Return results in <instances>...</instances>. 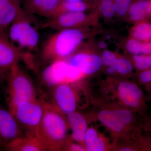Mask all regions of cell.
<instances>
[{
  "label": "cell",
  "mask_w": 151,
  "mask_h": 151,
  "mask_svg": "<svg viewBox=\"0 0 151 151\" xmlns=\"http://www.w3.org/2000/svg\"><path fill=\"white\" fill-rule=\"evenodd\" d=\"M56 31L47 38L41 50V59L47 64L67 59L84 42L101 32L98 28L93 27L66 29Z\"/></svg>",
  "instance_id": "obj_1"
},
{
  "label": "cell",
  "mask_w": 151,
  "mask_h": 151,
  "mask_svg": "<svg viewBox=\"0 0 151 151\" xmlns=\"http://www.w3.org/2000/svg\"><path fill=\"white\" fill-rule=\"evenodd\" d=\"M43 113L35 137L45 151H61L68 136L69 126L66 115L50 102L42 100Z\"/></svg>",
  "instance_id": "obj_2"
},
{
  "label": "cell",
  "mask_w": 151,
  "mask_h": 151,
  "mask_svg": "<svg viewBox=\"0 0 151 151\" xmlns=\"http://www.w3.org/2000/svg\"><path fill=\"white\" fill-rule=\"evenodd\" d=\"M6 79V100L8 109L11 113L21 102L37 98L32 80L19 63L11 68Z\"/></svg>",
  "instance_id": "obj_3"
},
{
  "label": "cell",
  "mask_w": 151,
  "mask_h": 151,
  "mask_svg": "<svg viewBox=\"0 0 151 151\" xmlns=\"http://www.w3.org/2000/svg\"><path fill=\"white\" fill-rule=\"evenodd\" d=\"M32 16L22 9L9 27L10 39L23 53L24 50H35L39 42V33Z\"/></svg>",
  "instance_id": "obj_4"
},
{
  "label": "cell",
  "mask_w": 151,
  "mask_h": 151,
  "mask_svg": "<svg viewBox=\"0 0 151 151\" xmlns=\"http://www.w3.org/2000/svg\"><path fill=\"white\" fill-rule=\"evenodd\" d=\"M97 119L111 133L123 136L128 131L131 134L141 127L137 113L127 108H107L98 111Z\"/></svg>",
  "instance_id": "obj_5"
},
{
  "label": "cell",
  "mask_w": 151,
  "mask_h": 151,
  "mask_svg": "<svg viewBox=\"0 0 151 151\" xmlns=\"http://www.w3.org/2000/svg\"><path fill=\"white\" fill-rule=\"evenodd\" d=\"M82 81L51 87V99L50 103L65 115L78 111L82 106V96L84 94Z\"/></svg>",
  "instance_id": "obj_6"
},
{
  "label": "cell",
  "mask_w": 151,
  "mask_h": 151,
  "mask_svg": "<svg viewBox=\"0 0 151 151\" xmlns=\"http://www.w3.org/2000/svg\"><path fill=\"white\" fill-rule=\"evenodd\" d=\"M100 19L95 10L66 13L49 18L40 27L42 28L51 29L55 31L78 28H98L100 26Z\"/></svg>",
  "instance_id": "obj_7"
},
{
  "label": "cell",
  "mask_w": 151,
  "mask_h": 151,
  "mask_svg": "<svg viewBox=\"0 0 151 151\" xmlns=\"http://www.w3.org/2000/svg\"><path fill=\"white\" fill-rule=\"evenodd\" d=\"M112 79L116 85V97L120 104L142 117L145 116L147 110L146 98L140 86L132 81L114 78Z\"/></svg>",
  "instance_id": "obj_8"
},
{
  "label": "cell",
  "mask_w": 151,
  "mask_h": 151,
  "mask_svg": "<svg viewBox=\"0 0 151 151\" xmlns=\"http://www.w3.org/2000/svg\"><path fill=\"white\" fill-rule=\"evenodd\" d=\"M47 65L42 73V80L50 88L58 84L81 81L86 77L67 60H56Z\"/></svg>",
  "instance_id": "obj_9"
},
{
  "label": "cell",
  "mask_w": 151,
  "mask_h": 151,
  "mask_svg": "<svg viewBox=\"0 0 151 151\" xmlns=\"http://www.w3.org/2000/svg\"><path fill=\"white\" fill-rule=\"evenodd\" d=\"M89 40L84 42L71 56L66 59L86 77L97 73L103 67L100 52L93 42H89Z\"/></svg>",
  "instance_id": "obj_10"
},
{
  "label": "cell",
  "mask_w": 151,
  "mask_h": 151,
  "mask_svg": "<svg viewBox=\"0 0 151 151\" xmlns=\"http://www.w3.org/2000/svg\"><path fill=\"white\" fill-rule=\"evenodd\" d=\"M43 113L42 100H27L21 102L12 113L25 134L35 136V132Z\"/></svg>",
  "instance_id": "obj_11"
},
{
  "label": "cell",
  "mask_w": 151,
  "mask_h": 151,
  "mask_svg": "<svg viewBox=\"0 0 151 151\" xmlns=\"http://www.w3.org/2000/svg\"><path fill=\"white\" fill-rule=\"evenodd\" d=\"M25 134L18 122L8 109L0 105V150Z\"/></svg>",
  "instance_id": "obj_12"
},
{
  "label": "cell",
  "mask_w": 151,
  "mask_h": 151,
  "mask_svg": "<svg viewBox=\"0 0 151 151\" xmlns=\"http://www.w3.org/2000/svg\"><path fill=\"white\" fill-rule=\"evenodd\" d=\"M25 56L26 53L11 41L6 31L0 29V70L8 73L11 68Z\"/></svg>",
  "instance_id": "obj_13"
},
{
  "label": "cell",
  "mask_w": 151,
  "mask_h": 151,
  "mask_svg": "<svg viewBox=\"0 0 151 151\" xmlns=\"http://www.w3.org/2000/svg\"><path fill=\"white\" fill-rule=\"evenodd\" d=\"M62 0H24L22 7L27 13L50 18Z\"/></svg>",
  "instance_id": "obj_14"
},
{
  "label": "cell",
  "mask_w": 151,
  "mask_h": 151,
  "mask_svg": "<svg viewBox=\"0 0 151 151\" xmlns=\"http://www.w3.org/2000/svg\"><path fill=\"white\" fill-rule=\"evenodd\" d=\"M66 116L69 129L71 131L70 138L84 147V135L88 127L87 119L78 111L68 113Z\"/></svg>",
  "instance_id": "obj_15"
},
{
  "label": "cell",
  "mask_w": 151,
  "mask_h": 151,
  "mask_svg": "<svg viewBox=\"0 0 151 151\" xmlns=\"http://www.w3.org/2000/svg\"><path fill=\"white\" fill-rule=\"evenodd\" d=\"M21 1L0 0V29L6 31L22 10Z\"/></svg>",
  "instance_id": "obj_16"
},
{
  "label": "cell",
  "mask_w": 151,
  "mask_h": 151,
  "mask_svg": "<svg viewBox=\"0 0 151 151\" xmlns=\"http://www.w3.org/2000/svg\"><path fill=\"white\" fill-rule=\"evenodd\" d=\"M151 17V0H133L125 20L134 24Z\"/></svg>",
  "instance_id": "obj_17"
},
{
  "label": "cell",
  "mask_w": 151,
  "mask_h": 151,
  "mask_svg": "<svg viewBox=\"0 0 151 151\" xmlns=\"http://www.w3.org/2000/svg\"><path fill=\"white\" fill-rule=\"evenodd\" d=\"M4 150L9 151H45L35 136L25 134L6 145Z\"/></svg>",
  "instance_id": "obj_18"
},
{
  "label": "cell",
  "mask_w": 151,
  "mask_h": 151,
  "mask_svg": "<svg viewBox=\"0 0 151 151\" xmlns=\"http://www.w3.org/2000/svg\"><path fill=\"white\" fill-rule=\"evenodd\" d=\"M94 10L95 8L92 2L62 0L58 6L51 17L66 13L87 12Z\"/></svg>",
  "instance_id": "obj_19"
},
{
  "label": "cell",
  "mask_w": 151,
  "mask_h": 151,
  "mask_svg": "<svg viewBox=\"0 0 151 151\" xmlns=\"http://www.w3.org/2000/svg\"><path fill=\"white\" fill-rule=\"evenodd\" d=\"M86 151H102L106 145V139L94 127H88L84 137Z\"/></svg>",
  "instance_id": "obj_20"
},
{
  "label": "cell",
  "mask_w": 151,
  "mask_h": 151,
  "mask_svg": "<svg viewBox=\"0 0 151 151\" xmlns=\"http://www.w3.org/2000/svg\"><path fill=\"white\" fill-rule=\"evenodd\" d=\"M129 35L140 41H150L151 22L146 20L135 23L130 29Z\"/></svg>",
  "instance_id": "obj_21"
},
{
  "label": "cell",
  "mask_w": 151,
  "mask_h": 151,
  "mask_svg": "<svg viewBox=\"0 0 151 151\" xmlns=\"http://www.w3.org/2000/svg\"><path fill=\"white\" fill-rule=\"evenodd\" d=\"M92 3L100 18L109 22L115 17L114 0H94Z\"/></svg>",
  "instance_id": "obj_22"
},
{
  "label": "cell",
  "mask_w": 151,
  "mask_h": 151,
  "mask_svg": "<svg viewBox=\"0 0 151 151\" xmlns=\"http://www.w3.org/2000/svg\"><path fill=\"white\" fill-rule=\"evenodd\" d=\"M109 66L113 68L115 70V75L122 76H131L134 70L130 57L122 55L119 53L114 64Z\"/></svg>",
  "instance_id": "obj_23"
},
{
  "label": "cell",
  "mask_w": 151,
  "mask_h": 151,
  "mask_svg": "<svg viewBox=\"0 0 151 151\" xmlns=\"http://www.w3.org/2000/svg\"><path fill=\"white\" fill-rule=\"evenodd\" d=\"M132 139L140 151H151V134L143 130L142 127L134 132Z\"/></svg>",
  "instance_id": "obj_24"
},
{
  "label": "cell",
  "mask_w": 151,
  "mask_h": 151,
  "mask_svg": "<svg viewBox=\"0 0 151 151\" xmlns=\"http://www.w3.org/2000/svg\"><path fill=\"white\" fill-rule=\"evenodd\" d=\"M129 50L132 55L151 53V41L141 42L133 39L129 46Z\"/></svg>",
  "instance_id": "obj_25"
},
{
  "label": "cell",
  "mask_w": 151,
  "mask_h": 151,
  "mask_svg": "<svg viewBox=\"0 0 151 151\" xmlns=\"http://www.w3.org/2000/svg\"><path fill=\"white\" fill-rule=\"evenodd\" d=\"M129 56L132 60L134 70L137 72L151 67V53Z\"/></svg>",
  "instance_id": "obj_26"
},
{
  "label": "cell",
  "mask_w": 151,
  "mask_h": 151,
  "mask_svg": "<svg viewBox=\"0 0 151 151\" xmlns=\"http://www.w3.org/2000/svg\"><path fill=\"white\" fill-rule=\"evenodd\" d=\"M133 0H114L115 17L126 20L127 13Z\"/></svg>",
  "instance_id": "obj_27"
},
{
  "label": "cell",
  "mask_w": 151,
  "mask_h": 151,
  "mask_svg": "<svg viewBox=\"0 0 151 151\" xmlns=\"http://www.w3.org/2000/svg\"><path fill=\"white\" fill-rule=\"evenodd\" d=\"M119 53L109 50L104 49L100 52L103 66L105 68L113 65L117 59Z\"/></svg>",
  "instance_id": "obj_28"
},
{
  "label": "cell",
  "mask_w": 151,
  "mask_h": 151,
  "mask_svg": "<svg viewBox=\"0 0 151 151\" xmlns=\"http://www.w3.org/2000/svg\"><path fill=\"white\" fill-rule=\"evenodd\" d=\"M61 151H85L86 150L84 146L74 142L69 136L63 143Z\"/></svg>",
  "instance_id": "obj_29"
},
{
  "label": "cell",
  "mask_w": 151,
  "mask_h": 151,
  "mask_svg": "<svg viewBox=\"0 0 151 151\" xmlns=\"http://www.w3.org/2000/svg\"><path fill=\"white\" fill-rule=\"evenodd\" d=\"M137 78L139 83L142 85H145L151 83V67L138 72Z\"/></svg>",
  "instance_id": "obj_30"
},
{
  "label": "cell",
  "mask_w": 151,
  "mask_h": 151,
  "mask_svg": "<svg viewBox=\"0 0 151 151\" xmlns=\"http://www.w3.org/2000/svg\"><path fill=\"white\" fill-rule=\"evenodd\" d=\"M141 126L143 130L150 132L151 134V115H145L143 117Z\"/></svg>",
  "instance_id": "obj_31"
},
{
  "label": "cell",
  "mask_w": 151,
  "mask_h": 151,
  "mask_svg": "<svg viewBox=\"0 0 151 151\" xmlns=\"http://www.w3.org/2000/svg\"><path fill=\"white\" fill-rule=\"evenodd\" d=\"M145 86L148 94L147 99L151 101V83L146 84Z\"/></svg>",
  "instance_id": "obj_32"
},
{
  "label": "cell",
  "mask_w": 151,
  "mask_h": 151,
  "mask_svg": "<svg viewBox=\"0 0 151 151\" xmlns=\"http://www.w3.org/2000/svg\"><path fill=\"white\" fill-rule=\"evenodd\" d=\"M7 73L0 70V85L2 83L4 79L6 78Z\"/></svg>",
  "instance_id": "obj_33"
},
{
  "label": "cell",
  "mask_w": 151,
  "mask_h": 151,
  "mask_svg": "<svg viewBox=\"0 0 151 151\" xmlns=\"http://www.w3.org/2000/svg\"><path fill=\"white\" fill-rule=\"evenodd\" d=\"M65 1H73L89 2H93L94 0H65Z\"/></svg>",
  "instance_id": "obj_34"
},
{
  "label": "cell",
  "mask_w": 151,
  "mask_h": 151,
  "mask_svg": "<svg viewBox=\"0 0 151 151\" xmlns=\"http://www.w3.org/2000/svg\"><path fill=\"white\" fill-rule=\"evenodd\" d=\"M18 1H21V0H18Z\"/></svg>",
  "instance_id": "obj_35"
}]
</instances>
